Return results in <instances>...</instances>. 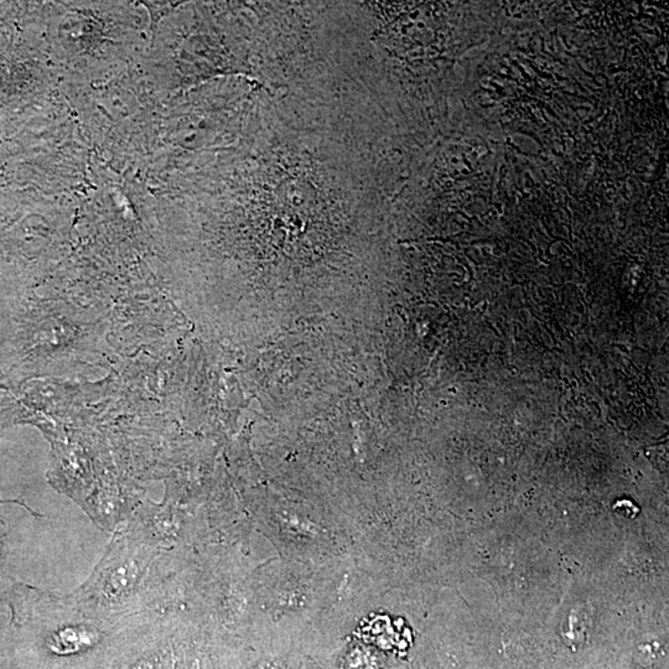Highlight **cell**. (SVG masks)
<instances>
[{
	"label": "cell",
	"instance_id": "1",
	"mask_svg": "<svg viewBox=\"0 0 669 669\" xmlns=\"http://www.w3.org/2000/svg\"><path fill=\"white\" fill-rule=\"evenodd\" d=\"M134 577H136V570L130 568L129 565H122V567L116 568L112 571V574L109 575L107 590L113 595L122 593L123 590L130 587Z\"/></svg>",
	"mask_w": 669,
	"mask_h": 669
}]
</instances>
